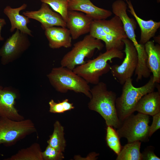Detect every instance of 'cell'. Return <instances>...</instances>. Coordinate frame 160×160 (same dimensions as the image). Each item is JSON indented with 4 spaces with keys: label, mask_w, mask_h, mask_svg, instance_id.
Instances as JSON below:
<instances>
[{
    "label": "cell",
    "mask_w": 160,
    "mask_h": 160,
    "mask_svg": "<svg viewBox=\"0 0 160 160\" xmlns=\"http://www.w3.org/2000/svg\"><path fill=\"white\" fill-rule=\"evenodd\" d=\"M28 36L17 29L6 39L0 49V57L3 64L16 60L29 48L31 43Z\"/></svg>",
    "instance_id": "8fae6325"
},
{
    "label": "cell",
    "mask_w": 160,
    "mask_h": 160,
    "mask_svg": "<svg viewBox=\"0 0 160 160\" xmlns=\"http://www.w3.org/2000/svg\"><path fill=\"white\" fill-rule=\"evenodd\" d=\"M120 137L113 127L107 126L106 141L108 146L118 155L122 148L120 141Z\"/></svg>",
    "instance_id": "cb8c5ba5"
},
{
    "label": "cell",
    "mask_w": 160,
    "mask_h": 160,
    "mask_svg": "<svg viewBox=\"0 0 160 160\" xmlns=\"http://www.w3.org/2000/svg\"><path fill=\"white\" fill-rule=\"evenodd\" d=\"M141 142L128 143L122 148L117 155L116 160H142L140 152Z\"/></svg>",
    "instance_id": "7402d4cb"
},
{
    "label": "cell",
    "mask_w": 160,
    "mask_h": 160,
    "mask_svg": "<svg viewBox=\"0 0 160 160\" xmlns=\"http://www.w3.org/2000/svg\"><path fill=\"white\" fill-rule=\"evenodd\" d=\"M129 9L128 11L135 18L141 30V35L139 44L144 45L153 37L158 29L160 27V22H156L150 20H144L137 15L130 0L126 1Z\"/></svg>",
    "instance_id": "ac0fdd59"
},
{
    "label": "cell",
    "mask_w": 160,
    "mask_h": 160,
    "mask_svg": "<svg viewBox=\"0 0 160 160\" xmlns=\"http://www.w3.org/2000/svg\"><path fill=\"white\" fill-rule=\"evenodd\" d=\"M68 7V10L82 12L93 20L106 19L112 14L110 10L96 6L90 0H69Z\"/></svg>",
    "instance_id": "9a60e30c"
},
{
    "label": "cell",
    "mask_w": 160,
    "mask_h": 160,
    "mask_svg": "<svg viewBox=\"0 0 160 160\" xmlns=\"http://www.w3.org/2000/svg\"><path fill=\"white\" fill-rule=\"evenodd\" d=\"M147 55V66L153 73V81L160 83V46L155 44L152 41H149L144 45Z\"/></svg>",
    "instance_id": "d6986e66"
},
{
    "label": "cell",
    "mask_w": 160,
    "mask_h": 160,
    "mask_svg": "<svg viewBox=\"0 0 160 160\" xmlns=\"http://www.w3.org/2000/svg\"><path fill=\"white\" fill-rule=\"evenodd\" d=\"M112 12L119 17L122 21L127 38L133 44L137 54L138 62L140 64L145 63L147 59V55L144 45L139 44L137 41L135 33L137 23L133 18H130L127 14V5L124 1L117 0L112 5Z\"/></svg>",
    "instance_id": "9c48e42d"
},
{
    "label": "cell",
    "mask_w": 160,
    "mask_h": 160,
    "mask_svg": "<svg viewBox=\"0 0 160 160\" xmlns=\"http://www.w3.org/2000/svg\"><path fill=\"white\" fill-rule=\"evenodd\" d=\"M125 56L121 64H115L111 66L110 71L113 76L121 85L129 79L131 78L137 67V54L132 41L128 39H123Z\"/></svg>",
    "instance_id": "30bf717a"
},
{
    "label": "cell",
    "mask_w": 160,
    "mask_h": 160,
    "mask_svg": "<svg viewBox=\"0 0 160 160\" xmlns=\"http://www.w3.org/2000/svg\"><path fill=\"white\" fill-rule=\"evenodd\" d=\"M124 54L122 50L112 49L101 53L95 58L89 60L83 65L76 67L73 71L84 79L88 84L95 85L100 82V77L110 71L108 62H112L115 58L122 59Z\"/></svg>",
    "instance_id": "277c9868"
},
{
    "label": "cell",
    "mask_w": 160,
    "mask_h": 160,
    "mask_svg": "<svg viewBox=\"0 0 160 160\" xmlns=\"http://www.w3.org/2000/svg\"><path fill=\"white\" fill-rule=\"evenodd\" d=\"M89 33L105 43L106 50L113 48L122 50L124 47L122 40L127 38L121 20L116 15L108 20H93Z\"/></svg>",
    "instance_id": "7a4b0ae2"
},
{
    "label": "cell",
    "mask_w": 160,
    "mask_h": 160,
    "mask_svg": "<svg viewBox=\"0 0 160 160\" xmlns=\"http://www.w3.org/2000/svg\"><path fill=\"white\" fill-rule=\"evenodd\" d=\"M45 35L49 42V46L52 49L72 46V39L70 31L66 27L53 26L44 30Z\"/></svg>",
    "instance_id": "e0dca14e"
},
{
    "label": "cell",
    "mask_w": 160,
    "mask_h": 160,
    "mask_svg": "<svg viewBox=\"0 0 160 160\" xmlns=\"http://www.w3.org/2000/svg\"><path fill=\"white\" fill-rule=\"evenodd\" d=\"M154 147H147L142 153L143 160H160V158L156 156L154 152Z\"/></svg>",
    "instance_id": "f1b7e54d"
},
{
    "label": "cell",
    "mask_w": 160,
    "mask_h": 160,
    "mask_svg": "<svg viewBox=\"0 0 160 160\" xmlns=\"http://www.w3.org/2000/svg\"><path fill=\"white\" fill-rule=\"evenodd\" d=\"M42 3L48 4L55 12L59 14L66 22L68 12V1L67 0H40Z\"/></svg>",
    "instance_id": "d4e9b609"
},
{
    "label": "cell",
    "mask_w": 160,
    "mask_h": 160,
    "mask_svg": "<svg viewBox=\"0 0 160 160\" xmlns=\"http://www.w3.org/2000/svg\"><path fill=\"white\" fill-rule=\"evenodd\" d=\"M93 20L84 13L68 10L66 22L72 39L76 40L81 36L89 33Z\"/></svg>",
    "instance_id": "4fadbf2b"
},
{
    "label": "cell",
    "mask_w": 160,
    "mask_h": 160,
    "mask_svg": "<svg viewBox=\"0 0 160 160\" xmlns=\"http://www.w3.org/2000/svg\"><path fill=\"white\" fill-rule=\"evenodd\" d=\"M135 111L152 116L160 112V92L153 91L143 96L137 103Z\"/></svg>",
    "instance_id": "ffe728a7"
},
{
    "label": "cell",
    "mask_w": 160,
    "mask_h": 160,
    "mask_svg": "<svg viewBox=\"0 0 160 160\" xmlns=\"http://www.w3.org/2000/svg\"><path fill=\"white\" fill-rule=\"evenodd\" d=\"M43 160H61L64 157L63 152H60L48 145L42 153Z\"/></svg>",
    "instance_id": "4316f807"
},
{
    "label": "cell",
    "mask_w": 160,
    "mask_h": 160,
    "mask_svg": "<svg viewBox=\"0 0 160 160\" xmlns=\"http://www.w3.org/2000/svg\"><path fill=\"white\" fill-rule=\"evenodd\" d=\"M49 111L53 113H62L71 110L74 108L73 104L69 102L68 99H65L62 101L56 103L53 99L49 102Z\"/></svg>",
    "instance_id": "484cf974"
},
{
    "label": "cell",
    "mask_w": 160,
    "mask_h": 160,
    "mask_svg": "<svg viewBox=\"0 0 160 160\" xmlns=\"http://www.w3.org/2000/svg\"><path fill=\"white\" fill-rule=\"evenodd\" d=\"M153 117L152 123L149 127V137H151L156 131L160 128V112L153 116Z\"/></svg>",
    "instance_id": "83f0119b"
},
{
    "label": "cell",
    "mask_w": 160,
    "mask_h": 160,
    "mask_svg": "<svg viewBox=\"0 0 160 160\" xmlns=\"http://www.w3.org/2000/svg\"><path fill=\"white\" fill-rule=\"evenodd\" d=\"M23 14L29 19L40 22L44 30L53 26L66 27V23L61 16L53 11L49 6L45 3H42L38 10L26 11L23 12Z\"/></svg>",
    "instance_id": "7c38bea8"
},
{
    "label": "cell",
    "mask_w": 160,
    "mask_h": 160,
    "mask_svg": "<svg viewBox=\"0 0 160 160\" xmlns=\"http://www.w3.org/2000/svg\"><path fill=\"white\" fill-rule=\"evenodd\" d=\"M40 145L37 143L19 150L7 160H43Z\"/></svg>",
    "instance_id": "44dd1931"
},
{
    "label": "cell",
    "mask_w": 160,
    "mask_h": 160,
    "mask_svg": "<svg viewBox=\"0 0 160 160\" xmlns=\"http://www.w3.org/2000/svg\"><path fill=\"white\" fill-rule=\"evenodd\" d=\"M27 7V5L25 3L16 8H12L9 6H7L4 9L3 12L10 22L11 32H13L15 30L17 29L23 33L33 36L32 31L27 26V25L31 22L29 18L23 15L20 14V12L26 9Z\"/></svg>",
    "instance_id": "2e32d148"
},
{
    "label": "cell",
    "mask_w": 160,
    "mask_h": 160,
    "mask_svg": "<svg viewBox=\"0 0 160 160\" xmlns=\"http://www.w3.org/2000/svg\"><path fill=\"white\" fill-rule=\"evenodd\" d=\"M6 24L5 20L3 18H0V41L4 40V38L1 36V31L2 28Z\"/></svg>",
    "instance_id": "f546056e"
},
{
    "label": "cell",
    "mask_w": 160,
    "mask_h": 160,
    "mask_svg": "<svg viewBox=\"0 0 160 160\" xmlns=\"http://www.w3.org/2000/svg\"><path fill=\"white\" fill-rule=\"evenodd\" d=\"M124 0L126 1H127V0Z\"/></svg>",
    "instance_id": "4dcf8cb0"
},
{
    "label": "cell",
    "mask_w": 160,
    "mask_h": 160,
    "mask_svg": "<svg viewBox=\"0 0 160 160\" xmlns=\"http://www.w3.org/2000/svg\"><path fill=\"white\" fill-rule=\"evenodd\" d=\"M156 84L153 81V76L146 84L138 87L134 86L132 78L126 81L123 85L121 95L116 100L117 113L121 122L135 111L137 103L143 96L154 91Z\"/></svg>",
    "instance_id": "3957f363"
},
{
    "label": "cell",
    "mask_w": 160,
    "mask_h": 160,
    "mask_svg": "<svg viewBox=\"0 0 160 160\" xmlns=\"http://www.w3.org/2000/svg\"><path fill=\"white\" fill-rule=\"evenodd\" d=\"M91 98L88 103L89 109L98 113L105 120L107 126L118 128L121 122L116 108V95L108 89L107 84L100 81L91 88Z\"/></svg>",
    "instance_id": "6da1fadb"
},
{
    "label": "cell",
    "mask_w": 160,
    "mask_h": 160,
    "mask_svg": "<svg viewBox=\"0 0 160 160\" xmlns=\"http://www.w3.org/2000/svg\"></svg>",
    "instance_id": "1f68e13d"
},
{
    "label": "cell",
    "mask_w": 160,
    "mask_h": 160,
    "mask_svg": "<svg viewBox=\"0 0 160 160\" xmlns=\"http://www.w3.org/2000/svg\"><path fill=\"white\" fill-rule=\"evenodd\" d=\"M104 47L100 40L89 34L86 35L74 44L71 50L64 55L60 61L61 66L73 70L76 67L85 63L86 58L92 57L96 49L101 50Z\"/></svg>",
    "instance_id": "8992f818"
},
{
    "label": "cell",
    "mask_w": 160,
    "mask_h": 160,
    "mask_svg": "<svg viewBox=\"0 0 160 160\" xmlns=\"http://www.w3.org/2000/svg\"><path fill=\"white\" fill-rule=\"evenodd\" d=\"M17 97L15 91L0 87V117L17 121L25 119L15 106Z\"/></svg>",
    "instance_id": "5bb4252c"
},
{
    "label": "cell",
    "mask_w": 160,
    "mask_h": 160,
    "mask_svg": "<svg viewBox=\"0 0 160 160\" xmlns=\"http://www.w3.org/2000/svg\"><path fill=\"white\" fill-rule=\"evenodd\" d=\"M47 76L51 85L59 92L72 91L91 98L89 84L72 70L62 66L54 68Z\"/></svg>",
    "instance_id": "5b68a950"
},
{
    "label": "cell",
    "mask_w": 160,
    "mask_h": 160,
    "mask_svg": "<svg viewBox=\"0 0 160 160\" xmlns=\"http://www.w3.org/2000/svg\"><path fill=\"white\" fill-rule=\"evenodd\" d=\"M36 131L34 124L30 119L17 121L0 117V145L11 146Z\"/></svg>",
    "instance_id": "52a82bcc"
},
{
    "label": "cell",
    "mask_w": 160,
    "mask_h": 160,
    "mask_svg": "<svg viewBox=\"0 0 160 160\" xmlns=\"http://www.w3.org/2000/svg\"><path fill=\"white\" fill-rule=\"evenodd\" d=\"M149 116L138 113H133L121 122L116 132L120 137L127 139L128 143L136 141H149Z\"/></svg>",
    "instance_id": "ba28073f"
},
{
    "label": "cell",
    "mask_w": 160,
    "mask_h": 160,
    "mask_svg": "<svg viewBox=\"0 0 160 160\" xmlns=\"http://www.w3.org/2000/svg\"><path fill=\"white\" fill-rule=\"evenodd\" d=\"M64 131V127L60 122L56 121L54 124L52 133L47 141L49 145L62 152H64L66 146Z\"/></svg>",
    "instance_id": "603a6c76"
}]
</instances>
